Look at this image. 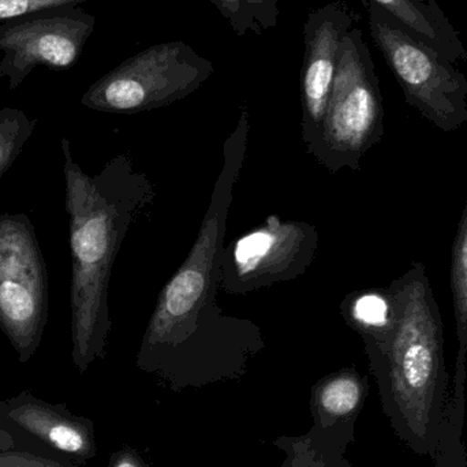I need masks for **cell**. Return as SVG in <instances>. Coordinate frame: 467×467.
<instances>
[{
	"mask_svg": "<svg viewBox=\"0 0 467 467\" xmlns=\"http://www.w3.org/2000/svg\"><path fill=\"white\" fill-rule=\"evenodd\" d=\"M249 112L223 145V166L199 235L166 283L142 335L136 367L180 392L244 378L266 348L257 324L218 306L222 258L234 191L246 158Z\"/></svg>",
	"mask_w": 467,
	"mask_h": 467,
	"instance_id": "cell-1",
	"label": "cell"
},
{
	"mask_svg": "<svg viewBox=\"0 0 467 467\" xmlns=\"http://www.w3.org/2000/svg\"><path fill=\"white\" fill-rule=\"evenodd\" d=\"M60 148L71 252V358L84 375L106 357L112 331V268L129 229L155 202L156 192L128 155L109 159L98 174L89 175L65 137Z\"/></svg>",
	"mask_w": 467,
	"mask_h": 467,
	"instance_id": "cell-2",
	"label": "cell"
},
{
	"mask_svg": "<svg viewBox=\"0 0 467 467\" xmlns=\"http://www.w3.org/2000/svg\"><path fill=\"white\" fill-rule=\"evenodd\" d=\"M386 318L357 332L395 435L420 457L435 458L450 394L443 321L424 264L383 288Z\"/></svg>",
	"mask_w": 467,
	"mask_h": 467,
	"instance_id": "cell-3",
	"label": "cell"
},
{
	"mask_svg": "<svg viewBox=\"0 0 467 467\" xmlns=\"http://www.w3.org/2000/svg\"><path fill=\"white\" fill-rule=\"evenodd\" d=\"M384 136V107L375 62L362 30L343 38L326 119L313 158L328 171L359 170Z\"/></svg>",
	"mask_w": 467,
	"mask_h": 467,
	"instance_id": "cell-4",
	"label": "cell"
},
{
	"mask_svg": "<svg viewBox=\"0 0 467 467\" xmlns=\"http://www.w3.org/2000/svg\"><path fill=\"white\" fill-rule=\"evenodd\" d=\"M365 2V0H364ZM370 35L405 95L428 122L451 133L467 122V78L391 14L365 2Z\"/></svg>",
	"mask_w": 467,
	"mask_h": 467,
	"instance_id": "cell-5",
	"label": "cell"
},
{
	"mask_svg": "<svg viewBox=\"0 0 467 467\" xmlns=\"http://www.w3.org/2000/svg\"><path fill=\"white\" fill-rule=\"evenodd\" d=\"M213 71V63L183 41L155 44L90 85L81 104L109 114L152 111L188 98Z\"/></svg>",
	"mask_w": 467,
	"mask_h": 467,
	"instance_id": "cell-6",
	"label": "cell"
},
{
	"mask_svg": "<svg viewBox=\"0 0 467 467\" xmlns=\"http://www.w3.org/2000/svg\"><path fill=\"white\" fill-rule=\"evenodd\" d=\"M48 321V275L26 213L0 215V331L18 361L40 348Z\"/></svg>",
	"mask_w": 467,
	"mask_h": 467,
	"instance_id": "cell-7",
	"label": "cell"
},
{
	"mask_svg": "<svg viewBox=\"0 0 467 467\" xmlns=\"http://www.w3.org/2000/svg\"><path fill=\"white\" fill-rule=\"evenodd\" d=\"M318 239L313 224L269 215L257 229L224 246L222 290L244 296L302 276L315 260Z\"/></svg>",
	"mask_w": 467,
	"mask_h": 467,
	"instance_id": "cell-8",
	"label": "cell"
},
{
	"mask_svg": "<svg viewBox=\"0 0 467 467\" xmlns=\"http://www.w3.org/2000/svg\"><path fill=\"white\" fill-rule=\"evenodd\" d=\"M96 18L78 5L47 8L0 25V79L11 90L38 66L63 71L78 62Z\"/></svg>",
	"mask_w": 467,
	"mask_h": 467,
	"instance_id": "cell-9",
	"label": "cell"
},
{
	"mask_svg": "<svg viewBox=\"0 0 467 467\" xmlns=\"http://www.w3.org/2000/svg\"><path fill=\"white\" fill-rule=\"evenodd\" d=\"M0 430L16 449L82 467L98 454L92 420L71 413L65 403H49L22 391L0 400Z\"/></svg>",
	"mask_w": 467,
	"mask_h": 467,
	"instance_id": "cell-10",
	"label": "cell"
},
{
	"mask_svg": "<svg viewBox=\"0 0 467 467\" xmlns=\"http://www.w3.org/2000/svg\"><path fill=\"white\" fill-rule=\"evenodd\" d=\"M354 16L342 0L307 14L301 70V137L307 152L317 147L337 76L340 46L353 29Z\"/></svg>",
	"mask_w": 467,
	"mask_h": 467,
	"instance_id": "cell-11",
	"label": "cell"
},
{
	"mask_svg": "<svg viewBox=\"0 0 467 467\" xmlns=\"http://www.w3.org/2000/svg\"><path fill=\"white\" fill-rule=\"evenodd\" d=\"M391 14L450 62H467V49L438 0H365Z\"/></svg>",
	"mask_w": 467,
	"mask_h": 467,
	"instance_id": "cell-12",
	"label": "cell"
},
{
	"mask_svg": "<svg viewBox=\"0 0 467 467\" xmlns=\"http://www.w3.org/2000/svg\"><path fill=\"white\" fill-rule=\"evenodd\" d=\"M368 395V379L345 368L320 379L310 391L313 425L332 428L356 424Z\"/></svg>",
	"mask_w": 467,
	"mask_h": 467,
	"instance_id": "cell-13",
	"label": "cell"
},
{
	"mask_svg": "<svg viewBox=\"0 0 467 467\" xmlns=\"http://www.w3.org/2000/svg\"><path fill=\"white\" fill-rule=\"evenodd\" d=\"M356 424L318 428L313 425L306 435L280 438L276 446L285 454L280 467H353L345 458L354 441Z\"/></svg>",
	"mask_w": 467,
	"mask_h": 467,
	"instance_id": "cell-14",
	"label": "cell"
},
{
	"mask_svg": "<svg viewBox=\"0 0 467 467\" xmlns=\"http://www.w3.org/2000/svg\"><path fill=\"white\" fill-rule=\"evenodd\" d=\"M452 306H454L455 332L458 351L455 359L454 379H467V202L452 244L451 271Z\"/></svg>",
	"mask_w": 467,
	"mask_h": 467,
	"instance_id": "cell-15",
	"label": "cell"
},
{
	"mask_svg": "<svg viewBox=\"0 0 467 467\" xmlns=\"http://www.w3.org/2000/svg\"><path fill=\"white\" fill-rule=\"evenodd\" d=\"M227 19L236 36L263 35L279 24V0H208Z\"/></svg>",
	"mask_w": 467,
	"mask_h": 467,
	"instance_id": "cell-16",
	"label": "cell"
},
{
	"mask_svg": "<svg viewBox=\"0 0 467 467\" xmlns=\"http://www.w3.org/2000/svg\"><path fill=\"white\" fill-rule=\"evenodd\" d=\"M37 126L22 109H0V180L21 155L26 142Z\"/></svg>",
	"mask_w": 467,
	"mask_h": 467,
	"instance_id": "cell-17",
	"label": "cell"
},
{
	"mask_svg": "<svg viewBox=\"0 0 467 467\" xmlns=\"http://www.w3.org/2000/svg\"><path fill=\"white\" fill-rule=\"evenodd\" d=\"M89 0H0V22L11 21L47 8L78 5Z\"/></svg>",
	"mask_w": 467,
	"mask_h": 467,
	"instance_id": "cell-18",
	"label": "cell"
},
{
	"mask_svg": "<svg viewBox=\"0 0 467 467\" xmlns=\"http://www.w3.org/2000/svg\"><path fill=\"white\" fill-rule=\"evenodd\" d=\"M0 467H79L21 449L0 450Z\"/></svg>",
	"mask_w": 467,
	"mask_h": 467,
	"instance_id": "cell-19",
	"label": "cell"
},
{
	"mask_svg": "<svg viewBox=\"0 0 467 467\" xmlns=\"http://www.w3.org/2000/svg\"><path fill=\"white\" fill-rule=\"evenodd\" d=\"M109 467H150V465L137 450L126 446L111 455Z\"/></svg>",
	"mask_w": 467,
	"mask_h": 467,
	"instance_id": "cell-20",
	"label": "cell"
},
{
	"mask_svg": "<svg viewBox=\"0 0 467 467\" xmlns=\"http://www.w3.org/2000/svg\"><path fill=\"white\" fill-rule=\"evenodd\" d=\"M16 447L13 436L5 431L0 430V450L16 449Z\"/></svg>",
	"mask_w": 467,
	"mask_h": 467,
	"instance_id": "cell-21",
	"label": "cell"
}]
</instances>
